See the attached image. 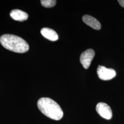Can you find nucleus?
I'll list each match as a JSON object with an SVG mask.
<instances>
[{
	"label": "nucleus",
	"mask_w": 124,
	"mask_h": 124,
	"mask_svg": "<svg viewBox=\"0 0 124 124\" xmlns=\"http://www.w3.org/2000/svg\"><path fill=\"white\" fill-rule=\"evenodd\" d=\"M37 106L40 111L49 118L59 120L63 116V113L59 105L53 99L42 98L37 102Z\"/></svg>",
	"instance_id": "obj_1"
},
{
	"label": "nucleus",
	"mask_w": 124,
	"mask_h": 124,
	"mask_svg": "<svg viewBox=\"0 0 124 124\" xmlns=\"http://www.w3.org/2000/svg\"><path fill=\"white\" fill-rule=\"evenodd\" d=\"M0 42L6 49L15 53H24L29 50V46L26 41L15 35H3L0 37Z\"/></svg>",
	"instance_id": "obj_2"
},
{
	"label": "nucleus",
	"mask_w": 124,
	"mask_h": 124,
	"mask_svg": "<svg viewBox=\"0 0 124 124\" xmlns=\"http://www.w3.org/2000/svg\"><path fill=\"white\" fill-rule=\"evenodd\" d=\"M97 74L101 80H110L116 76V72L112 69H108L105 67L99 65L97 69Z\"/></svg>",
	"instance_id": "obj_3"
},
{
	"label": "nucleus",
	"mask_w": 124,
	"mask_h": 124,
	"mask_svg": "<svg viewBox=\"0 0 124 124\" xmlns=\"http://www.w3.org/2000/svg\"><path fill=\"white\" fill-rule=\"evenodd\" d=\"M96 111L102 117L106 120H110L112 117V111L110 107L104 102L98 103L96 108Z\"/></svg>",
	"instance_id": "obj_4"
},
{
	"label": "nucleus",
	"mask_w": 124,
	"mask_h": 124,
	"mask_svg": "<svg viewBox=\"0 0 124 124\" xmlns=\"http://www.w3.org/2000/svg\"><path fill=\"white\" fill-rule=\"evenodd\" d=\"M95 52L92 49H89L83 52L80 56V62L85 69L88 68L95 56Z\"/></svg>",
	"instance_id": "obj_5"
},
{
	"label": "nucleus",
	"mask_w": 124,
	"mask_h": 124,
	"mask_svg": "<svg viewBox=\"0 0 124 124\" xmlns=\"http://www.w3.org/2000/svg\"><path fill=\"white\" fill-rule=\"evenodd\" d=\"M82 20L87 25L95 30H99L101 28L100 22L97 19L91 16L85 15L82 17Z\"/></svg>",
	"instance_id": "obj_6"
},
{
	"label": "nucleus",
	"mask_w": 124,
	"mask_h": 124,
	"mask_svg": "<svg viewBox=\"0 0 124 124\" xmlns=\"http://www.w3.org/2000/svg\"><path fill=\"white\" fill-rule=\"evenodd\" d=\"M40 33L45 38L51 41H55L58 39V36L56 31L48 28H42L40 31Z\"/></svg>",
	"instance_id": "obj_7"
},
{
	"label": "nucleus",
	"mask_w": 124,
	"mask_h": 124,
	"mask_svg": "<svg viewBox=\"0 0 124 124\" xmlns=\"http://www.w3.org/2000/svg\"><path fill=\"white\" fill-rule=\"evenodd\" d=\"M10 15L11 17L14 20L21 22L26 20L29 17L28 14L18 9L12 10Z\"/></svg>",
	"instance_id": "obj_8"
},
{
	"label": "nucleus",
	"mask_w": 124,
	"mask_h": 124,
	"mask_svg": "<svg viewBox=\"0 0 124 124\" xmlns=\"http://www.w3.org/2000/svg\"><path fill=\"white\" fill-rule=\"evenodd\" d=\"M41 4L43 7L46 8L53 7L56 4V0H41Z\"/></svg>",
	"instance_id": "obj_9"
},
{
	"label": "nucleus",
	"mask_w": 124,
	"mask_h": 124,
	"mask_svg": "<svg viewBox=\"0 0 124 124\" xmlns=\"http://www.w3.org/2000/svg\"><path fill=\"white\" fill-rule=\"evenodd\" d=\"M118 1L122 7L124 8V0H118Z\"/></svg>",
	"instance_id": "obj_10"
}]
</instances>
